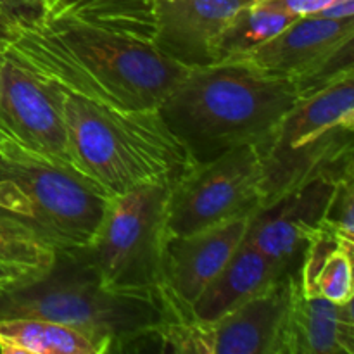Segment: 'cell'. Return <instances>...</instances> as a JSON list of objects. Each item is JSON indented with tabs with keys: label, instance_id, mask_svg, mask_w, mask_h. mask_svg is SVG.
<instances>
[{
	"label": "cell",
	"instance_id": "cell-5",
	"mask_svg": "<svg viewBox=\"0 0 354 354\" xmlns=\"http://www.w3.org/2000/svg\"><path fill=\"white\" fill-rule=\"evenodd\" d=\"M64 93L73 166L111 197L138 187L173 185L194 165L159 107L121 109Z\"/></svg>",
	"mask_w": 354,
	"mask_h": 354
},
{
	"label": "cell",
	"instance_id": "cell-27",
	"mask_svg": "<svg viewBox=\"0 0 354 354\" xmlns=\"http://www.w3.org/2000/svg\"><path fill=\"white\" fill-rule=\"evenodd\" d=\"M45 2H47V9H48V7H50V6H52V3H54V2H55V0H45ZM45 12H47V10H45Z\"/></svg>",
	"mask_w": 354,
	"mask_h": 354
},
{
	"label": "cell",
	"instance_id": "cell-22",
	"mask_svg": "<svg viewBox=\"0 0 354 354\" xmlns=\"http://www.w3.org/2000/svg\"><path fill=\"white\" fill-rule=\"evenodd\" d=\"M296 17L317 16L332 0H277Z\"/></svg>",
	"mask_w": 354,
	"mask_h": 354
},
{
	"label": "cell",
	"instance_id": "cell-11",
	"mask_svg": "<svg viewBox=\"0 0 354 354\" xmlns=\"http://www.w3.org/2000/svg\"><path fill=\"white\" fill-rule=\"evenodd\" d=\"M64 90L6 54L0 69V130L24 151L71 166Z\"/></svg>",
	"mask_w": 354,
	"mask_h": 354
},
{
	"label": "cell",
	"instance_id": "cell-1",
	"mask_svg": "<svg viewBox=\"0 0 354 354\" xmlns=\"http://www.w3.org/2000/svg\"><path fill=\"white\" fill-rule=\"evenodd\" d=\"M6 54L64 92L121 109L159 107L187 71L151 40L47 16L21 23Z\"/></svg>",
	"mask_w": 354,
	"mask_h": 354
},
{
	"label": "cell",
	"instance_id": "cell-14",
	"mask_svg": "<svg viewBox=\"0 0 354 354\" xmlns=\"http://www.w3.org/2000/svg\"><path fill=\"white\" fill-rule=\"evenodd\" d=\"M251 0H156L152 44L183 68L216 62V44Z\"/></svg>",
	"mask_w": 354,
	"mask_h": 354
},
{
	"label": "cell",
	"instance_id": "cell-10",
	"mask_svg": "<svg viewBox=\"0 0 354 354\" xmlns=\"http://www.w3.org/2000/svg\"><path fill=\"white\" fill-rule=\"evenodd\" d=\"M228 62L292 80L299 95H308L354 75V19L297 17L268 41Z\"/></svg>",
	"mask_w": 354,
	"mask_h": 354
},
{
	"label": "cell",
	"instance_id": "cell-24",
	"mask_svg": "<svg viewBox=\"0 0 354 354\" xmlns=\"http://www.w3.org/2000/svg\"><path fill=\"white\" fill-rule=\"evenodd\" d=\"M317 16L327 19H354V0H332Z\"/></svg>",
	"mask_w": 354,
	"mask_h": 354
},
{
	"label": "cell",
	"instance_id": "cell-2",
	"mask_svg": "<svg viewBox=\"0 0 354 354\" xmlns=\"http://www.w3.org/2000/svg\"><path fill=\"white\" fill-rule=\"evenodd\" d=\"M109 194L71 166L0 147V275H24L59 252L85 248L95 235Z\"/></svg>",
	"mask_w": 354,
	"mask_h": 354
},
{
	"label": "cell",
	"instance_id": "cell-19",
	"mask_svg": "<svg viewBox=\"0 0 354 354\" xmlns=\"http://www.w3.org/2000/svg\"><path fill=\"white\" fill-rule=\"evenodd\" d=\"M294 19L277 0H251L245 3L221 33L216 44V62L245 54L286 30Z\"/></svg>",
	"mask_w": 354,
	"mask_h": 354
},
{
	"label": "cell",
	"instance_id": "cell-16",
	"mask_svg": "<svg viewBox=\"0 0 354 354\" xmlns=\"http://www.w3.org/2000/svg\"><path fill=\"white\" fill-rule=\"evenodd\" d=\"M283 275L287 272L282 266L266 258L244 237L223 268L190 306V315L203 322L216 320L268 289Z\"/></svg>",
	"mask_w": 354,
	"mask_h": 354
},
{
	"label": "cell",
	"instance_id": "cell-9",
	"mask_svg": "<svg viewBox=\"0 0 354 354\" xmlns=\"http://www.w3.org/2000/svg\"><path fill=\"white\" fill-rule=\"evenodd\" d=\"M296 273L211 322L190 313H169L156 327V348L176 354H280Z\"/></svg>",
	"mask_w": 354,
	"mask_h": 354
},
{
	"label": "cell",
	"instance_id": "cell-12",
	"mask_svg": "<svg viewBox=\"0 0 354 354\" xmlns=\"http://www.w3.org/2000/svg\"><path fill=\"white\" fill-rule=\"evenodd\" d=\"M341 178L317 176L259 207L251 216L245 241L287 273H297L308 242L324 223L328 201Z\"/></svg>",
	"mask_w": 354,
	"mask_h": 354
},
{
	"label": "cell",
	"instance_id": "cell-21",
	"mask_svg": "<svg viewBox=\"0 0 354 354\" xmlns=\"http://www.w3.org/2000/svg\"><path fill=\"white\" fill-rule=\"evenodd\" d=\"M0 7L12 14L21 23H30L44 16L47 10L45 0H0Z\"/></svg>",
	"mask_w": 354,
	"mask_h": 354
},
{
	"label": "cell",
	"instance_id": "cell-17",
	"mask_svg": "<svg viewBox=\"0 0 354 354\" xmlns=\"http://www.w3.org/2000/svg\"><path fill=\"white\" fill-rule=\"evenodd\" d=\"M156 0H55L44 16L152 41Z\"/></svg>",
	"mask_w": 354,
	"mask_h": 354
},
{
	"label": "cell",
	"instance_id": "cell-20",
	"mask_svg": "<svg viewBox=\"0 0 354 354\" xmlns=\"http://www.w3.org/2000/svg\"><path fill=\"white\" fill-rule=\"evenodd\" d=\"M324 223L348 241H354V175L342 176L337 182L328 201Z\"/></svg>",
	"mask_w": 354,
	"mask_h": 354
},
{
	"label": "cell",
	"instance_id": "cell-15",
	"mask_svg": "<svg viewBox=\"0 0 354 354\" xmlns=\"http://www.w3.org/2000/svg\"><path fill=\"white\" fill-rule=\"evenodd\" d=\"M280 354H354V308L304 294L296 273Z\"/></svg>",
	"mask_w": 354,
	"mask_h": 354
},
{
	"label": "cell",
	"instance_id": "cell-26",
	"mask_svg": "<svg viewBox=\"0 0 354 354\" xmlns=\"http://www.w3.org/2000/svg\"><path fill=\"white\" fill-rule=\"evenodd\" d=\"M3 59H6V54H3V52H0V69H2V64H3Z\"/></svg>",
	"mask_w": 354,
	"mask_h": 354
},
{
	"label": "cell",
	"instance_id": "cell-13",
	"mask_svg": "<svg viewBox=\"0 0 354 354\" xmlns=\"http://www.w3.org/2000/svg\"><path fill=\"white\" fill-rule=\"evenodd\" d=\"M251 216L166 239L159 290L176 310L190 313V306L244 241Z\"/></svg>",
	"mask_w": 354,
	"mask_h": 354
},
{
	"label": "cell",
	"instance_id": "cell-6",
	"mask_svg": "<svg viewBox=\"0 0 354 354\" xmlns=\"http://www.w3.org/2000/svg\"><path fill=\"white\" fill-rule=\"evenodd\" d=\"M354 75L301 95L258 145L265 203L322 175L354 173Z\"/></svg>",
	"mask_w": 354,
	"mask_h": 354
},
{
	"label": "cell",
	"instance_id": "cell-23",
	"mask_svg": "<svg viewBox=\"0 0 354 354\" xmlns=\"http://www.w3.org/2000/svg\"><path fill=\"white\" fill-rule=\"evenodd\" d=\"M19 28L21 21L0 7V52L6 54L7 48L16 40L17 33H19Z\"/></svg>",
	"mask_w": 354,
	"mask_h": 354
},
{
	"label": "cell",
	"instance_id": "cell-7",
	"mask_svg": "<svg viewBox=\"0 0 354 354\" xmlns=\"http://www.w3.org/2000/svg\"><path fill=\"white\" fill-rule=\"evenodd\" d=\"M169 187H138L109 197L95 235L78 249L109 290L159 296Z\"/></svg>",
	"mask_w": 354,
	"mask_h": 354
},
{
	"label": "cell",
	"instance_id": "cell-8",
	"mask_svg": "<svg viewBox=\"0 0 354 354\" xmlns=\"http://www.w3.org/2000/svg\"><path fill=\"white\" fill-rule=\"evenodd\" d=\"M265 203V178L256 145L230 149L209 161L194 162L171 187L166 234L187 235L251 216Z\"/></svg>",
	"mask_w": 354,
	"mask_h": 354
},
{
	"label": "cell",
	"instance_id": "cell-4",
	"mask_svg": "<svg viewBox=\"0 0 354 354\" xmlns=\"http://www.w3.org/2000/svg\"><path fill=\"white\" fill-rule=\"evenodd\" d=\"M299 97L292 80L223 61L187 69L159 113L194 162H203L258 147Z\"/></svg>",
	"mask_w": 354,
	"mask_h": 354
},
{
	"label": "cell",
	"instance_id": "cell-18",
	"mask_svg": "<svg viewBox=\"0 0 354 354\" xmlns=\"http://www.w3.org/2000/svg\"><path fill=\"white\" fill-rule=\"evenodd\" d=\"M2 354H99L82 332L41 318L0 320Z\"/></svg>",
	"mask_w": 354,
	"mask_h": 354
},
{
	"label": "cell",
	"instance_id": "cell-25",
	"mask_svg": "<svg viewBox=\"0 0 354 354\" xmlns=\"http://www.w3.org/2000/svg\"><path fill=\"white\" fill-rule=\"evenodd\" d=\"M7 142H12V140H10V138H9V137H7V135H6V133H3V131H2V130H0V147H2V145H3V144H7Z\"/></svg>",
	"mask_w": 354,
	"mask_h": 354
},
{
	"label": "cell",
	"instance_id": "cell-3",
	"mask_svg": "<svg viewBox=\"0 0 354 354\" xmlns=\"http://www.w3.org/2000/svg\"><path fill=\"white\" fill-rule=\"evenodd\" d=\"M159 296L109 290L78 249L59 252L47 266L24 275H0V320L41 318L68 325L99 354L142 349L166 317Z\"/></svg>",
	"mask_w": 354,
	"mask_h": 354
}]
</instances>
